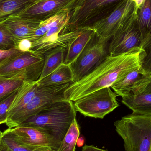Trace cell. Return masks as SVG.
<instances>
[{"mask_svg": "<svg viewBox=\"0 0 151 151\" xmlns=\"http://www.w3.org/2000/svg\"><path fill=\"white\" fill-rule=\"evenodd\" d=\"M142 55L141 48L115 56L108 55L88 74L71 83L65 91V98L74 102L99 90L111 88L129 73L142 70Z\"/></svg>", "mask_w": 151, "mask_h": 151, "instance_id": "6da1fadb", "label": "cell"}, {"mask_svg": "<svg viewBox=\"0 0 151 151\" xmlns=\"http://www.w3.org/2000/svg\"><path fill=\"white\" fill-rule=\"evenodd\" d=\"M76 111L73 102L66 99L58 100L26 120L19 126L41 128L47 130L60 148Z\"/></svg>", "mask_w": 151, "mask_h": 151, "instance_id": "7a4b0ae2", "label": "cell"}, {"mask_svg": "<svg viewBox=\"0 0 151 151\" xmlns=\"http://www.w3.org/2000/svg\"><path fill=\"white\" fill-rule=\"evenodd\" d=\"M126 151H151V116L133 112L114 122Z\"/></svg>", "mask_w": 151, "mask_h": 151, "instance_id": "3957f363", "label": "cell"}, {"mask_svg": "<svg viewBox=\"0 0 151 151\" xmlns=\"http://www.w3.org/2000/svg\"><path fill=\"white\" fill-rule=\"evenodd\" d=\"M124 0H77L64 32L91 27L113 11Z\"/></svg>", "mask_w": 151, "mask_h": 151, "instance_id": "277c9868", "label": "cell"}, {"mask_svg": "<svg viewBox=\"0 0 151 151\" xmlns=\"http://www.w3.org/2000/svg\"><path fill=\"white\" fill-rule=\"evenodd\" d=\"M44 62V55L42 53L32 50L22 52L0 64V76L24 82L37 81Z\"/></svg>", "mask_w": 151, "mask_h": 151, "instance_id": "5b68a950", "label": "cell"}, {"mask_svg": "<svg viewBox=\"0 0 151 151\" xmlns=\"http://www.w3.org/2000/svg\"><path fill=\"white\" fill-rule=\"evenodd\" d=\"M71 84L39 87L35 96L27 105L9 117L5 124L9 128L18 127L26 120L53 103L65 99V91Z\"/></svg>", "mask_w": 151, "mask_h": 151, "instance_id": "8992f818", "label": "cell"}, {"mask_svg": "<svg viewBox=\"0 0 151 151\" xmlns=\"http://www.w3.org/2000/svg\"><path fill=\"white\" fill-rule=\"evenodd\" d=\"M117 95L110 87L94 91L73 102L76 111L85 117L103 119L119 106Z\"/></svg>", "mask_w": 151, "mask_h": 151, "instance_id": "52a82bcc", "label": "cell"}, {"mask_svg": "<svg viewBox=\"0 0 151 151\" xmlns=\"http://www.w3.org/2000/svg\"><path fill=\"white\" fill-rule=\"evenodd\" d=\"M137 10L136 8L111 38L109 55H119L141 48L143 39L137 19Z\"/></svg>", "mask_w": 151, "mask_h": 151, "instance_id": "ba28073f", "label": "cell"}, {"mask_svg": "<svg viewBox=\"0 0 151 151\" xmlns=\"http://www.w3.org/2000/svg\"><path fill=\"white\" fill-rule=\"evenodd\" d=\"M106 43L99 41L95 35L81 55L70 65L74 83L88 74L107 55Z\"/></svg>", "mask_w": 151, "mask_h": 151, "instance_id": "9c48e42d", "label": "cell"}, {"mask_svg": "<svg viewBox=\"0 0 151 151\" xmlns=\"http://www.w3.org/2000/svg\"><path fill=\"white\" fill-rule=\"evenodd\" d=\"M131 0H124L113 11L91 27L100 41L107 42L117 29L136 8Z\"/></svg>", "mask_w": 151, "mask_h": 151, "instance_id": "30bf717a", "label": "cell"}, {"mask_svg": "<svg viewBox=\"0 0 151 151\" xmlns=\"http://www.w3.org/2000/svg\"><path fill=\"white\" fill-rule=\"evenodd\" d=\"M77 0H38L18 16L42 21L63 12H70Z\"/></svg>", "mask_w": 151, "mask_h": 151, "instance_id": "8fae6325", "label": "cell"}, {"mask_svg": "<svg viewBox=\"0 0 151 151\" xmlns=\"http://www.w3.org/2000/svg\"><path fill=\"white\" fill-rule=\"evenodd\" d=\"M16 139L27 145L47 147L58 151L59 145L47 131L39 127L18 126L12 128Z\"/></svg>", "mask_w": 151, "mask_h": 151, "instance_id": "7c38bea8", "label": "cell"}, {"mask_svg": "<svg viewBox=\"0 0 151 151\" xmlns=\"http://www.w3.org/2000/svg\"><path fill=\"white\" fill-rule=\"evenodd\" d=\"M41 22L16 16L9 18L3 23L14 37L17 46V43L20 40L28 39Z\"/></svg>", "mask_w": 151, "mask_h": 151, "instance_id": "4fadbf2b", "label": "cell"}, {"mask_svg": "<svg viewBox=\"0 0 151 151\" xmlns=\"http://www.w3.org/2000/svg\"><path fill=\"white\" fill-rule=\"evenodd\" d=\"M96 35L91 27H86L82 32L72 40L66 49L64 63L71 65L81 55Z\"/></svg>", "mask_w": 151, "mask_h": 151, "instance_id": "5bb4252c", "label": "cell"}, {"mask_svg": "<svg viewBox=\"0 0 151 151\" xmlns=\"http://www.w3.org/2000/svg\"><path fill=\"white\" fill-rule=\"evenodd\" d=\"M38 88L37 81L24 82L19 89L17 94L9 108L8 118L27 105L35 96Z\"/></svg>", "mask_w": 151, "mask_h": 151, "instance_id": "9a60e30c", "label": "cell"}, {"mask_svg": "<svg viewBox=\"0 0 151 151\" xmlns=\"http://www.w3.org/2000/svg\"><path fill=\"white\" fill-rule=\"evenodd\" d=\"M122 104L133 111V112L151 116V94H134L122 97Z\"/></svg>", "mask_w": 151, "mask_h": 151, "instance_id": "2e32d148", "label": "cell"}, {"mask_svg": "<svg viewBox=\"0 0 151 151\" xmlns=\"http://www.w3.org/2000/svg\"><path fill=\"white\" fill-rule=\"evenodd\" d=\"M39 87L55 86L74 83L70 65L63 63L57 69L41 80L37 81Z\"/></svg>", "mask_w": 151, "mask_h": 151, "instance_id": "e0dca14e", "label": "cell"}, {"mask_svg": "<svg viewBox=\"0 0 151 151\" xmlns=\"http://www.w3.org/2000/svg\"><path fill=\"white\" fill-rule=\"evenodd\" d=\"M66 51L65 48L58 47L44 53V65L39 80L46 77L64 63Z\"/></svg>", "mask_w": 151, "mask_h": 151, "instance_id": "ac0fdd59", "label": "cell"}, {"mask_svg": "<svg viewBox=\"0 0 151 151\" xmlns=\"http://www.w3.org/2000/svg\"><path fill=\"white\" fill-rule=\"evenodd\" d=\"M38 0H1L0 1V24L9 18L18 16Z\"/></svg>", "mask_w": 151, "mask_h": 151, "instance_id": "d6986e66", "label": "cell"}, {"mask_svg": "<svg viewBox=\"0 0 151 151\" xmlns=\"http://www.w3.org/2000/svg\"><path fill=\"white\" fill-rule=\"evenodd\" d=\"M144 76L142 70L133 71L115 82L111 88L117 96H128L132 93L135 84Z\"/></svg>", "mask_w": 151, "mask_h": 151, "instance_id": "ffe728a7", "label": "cell"}, {"mask_svg": "<svg viewBox=\"0 0 151 151\" xmlns=\"http://www.w3.org/2000/svg\"><path fill=\"white\" fill-rule=\"evenodd\" d=\"M1 142L11 151H46L52 150L47 147L31 146L19 142L14 137L12 128H9L2 133Z\"/></svg>", "mask_w": 151, "mask_h": 151, "instance_id": "44dd1931", "label": "cell"}, {"mask_svg": "<svg viewBox=\"0 0 151 151\" xmlns=\"http://www.w3.org/2000/svg\"><path fill=\"white\" fill-rule=\"evenodd\" d=\"M137 19L144 40L151 32V0H145L137 9Z\"/></svg>", "mask_w": 151, "mask_h": 151, "instance_id": "7402d4cb", "label": "cell"}, {"mask_svg": "<svg viewBox=\"0 0 151 151\" xmlns=\"http://www.w3.org/2000/svg\"><path fill=\"white\" fill-rule=\"evenodd\" d=\"M70 12H63L51 17L44 21H41L38 27L27 39L30 40L32 42L39 40L52 27L65 18L70 14Z\"/></svg>", "mask_w": 151, "mask_h": 151, "instance_id": "603a6c76", "label": "cell"}, {"mask_svg": "<svg viewBox=\"0 0 151 151\" xmlns=\"http://www.w3.org/2000/svg\"><path fill=\"white\" fill-rule=\"evenodd\" d=\"M80 134V128L76 118L70 126L58 151H75Z\"/></svg>", "mask_w": 151, "mask_h": 151, "instance_id": "cb8c5ba5", "label": "cell"}, {"mask_svg": "<svg viewBox=\"0 0 151 151\" xmlns=\"http://www.w3.org/2000/svg\"><path fill=\"white\" fill-rule=\"evenodd\" d=\"M141 48L143 50L141 69L145 76L151 75V32L143 40Z\"/></svg>", "mask_w": 151, "mask_h": 151, "instance_id": "d4e9b609", "label": "cell"}, {"mask_svg": "<svg viewBox=\"0 0 151 151\" xmlns=\"http://www.w3.org/2000/svg\"><path fill=\"white\" fill-rule=\"evenodd\" d=\"M23 81L0 76V99L17 90L24 84Z\"/></svg>", "mask_w": 151, "mask_h": 151, "instance_id": "484cf974", "label": "cell"}, {"mask_svg": "<svg viewBox=\"0 0 151 151\" xmlns=\"http://www.w3.org/2000/svg\"><path fill=\"white\" fill-rule=\"evenodd\" d=\"M16 47V43L11 33L3 23L0 24V50H9Z\"/></svg>", "mask_w": 151, "mask_h": 151, "instance_id": "4316f807", "label": "cell"}, {"mask_svg": "<svg viewBox=\"0 0 151 151\" xmlns=\"http://www.w3.org/2000/svg\"><path fill=\"white\" fill-rule=\"evenodd\" d=\"M19 89L0 99V125L6 123L8 117V111L16 97Z\"/></svg>", "mask_w": 151, "mask_h": 151, "instance_id": "83f0119b", "label": "cell"}, {"mask_svg": "<svg viewBox=\"0 0 151 151\" xmlns=\"http://www.w3.org/2000/svg\"><path fill=\"white\" fill-rule=\"evenodd\" d=\"M134 94L150 93L151 94V75L144 76L134 85L132 89Z\"/></svg>", "mask_w": 151, "mask_h": 151, "instance_id": "f1b7e54d", "label": "cell"}, {"mask_svg": "<svg viewBox=\"0 0 151 151\" xmlns=\"http://www.w3.org/2000/svg\"><path fill=\"white\" fill-rule=\"evenodd\" d=\"M21 53L22 52L17 48L6 50H0V64L4 63L11 58Z\"/></svg>", "mask_w": 151, "mask_h": 151, "instance_id": "f546056e", "label": "cell"}, {"mask_svg": "<svg viewBox=\"0 0 151 151\" xmlns=\"http://www.w3.org/2000/svg\"><path fill=\"white\" fill-rule=\"evenodd\" d=\"M32 43L27 39H23L19 40L17 44L16 47L22 52H27L32 50Z\"/></svg>", "mask_w": 151, "mask_h": 151, "instance_id": "4dcf8cb0", "label": "cell"}, {"mask_svg": "<svg viewBox=\"0 0 151 151\" xmlns=\"http://www.w3.org/2000/svg\"><path fill=\"white\" fill-rule=\"evenodd\" d=\"M81 151H108L104 149H99L93 145H85L83 147Z\"/></svg>", "mask_w": 151, "mask_h": 151, "instance_id": "1f68e13d", "label": "cell"}, {"mask_svg": "<svg viewBox=\"0 0 151 151\" xmlns=\"http://www.w3.org/2000/svg\"><path fill=\"white\" fill-rule=\"evenodd\" d=\"M135 4L137 9H139V7L142 5L145 0H131Z\"/></svg>", "mask_w": 151, "mask_h": 151, "instance_id": "d6a6232c", "label": "cell"}, {"mask_svg": "<svg viewBox=\"0 0 151 151\" xmlns=\"http://www.w3.org/2000/svg\"><path fill=\"white\" fill-rule=\"evenodd\" d=\"M0 151H11L3 143L1 140V143H0Z\"/></svg>", "mask_w": 151, "mask_h": 151, "instance_id": "836d02e7", "label": "cell"}, {"mask_svg": "<svg viewBox=\"0 0 151 151\" xmlns=\"http://www.w3.org/2000/svg\"><path fill=\"white\" fill-rule=\"evenodd\" d=\"M2 136V133L0 131V143H1V140Z\"/></svg>", "mask_w": 151, "mask_h": 151, "instance_id": "e575fe53", "label": "cell"}, {"mask_svg": "<svg viewBox=\"0 0 151 151\" xmlns=\"http://www.w3.org/2000/svg\"><path fill=\"white\" fill-rule=\"evenodd\" d=\"M55 151L53 150H47V151Z\"/></svg>", "mask_w": 151, "mask_h": 151, "instance_id": "d590c367", "label": "cell"}, {"mask_svg": "<svg viewBox=\"0 0 151 151\" xmlns=\"http://www.w3.org/2000/svg\"><path fill=\"white\" fill-rule=\"evenodd\" d=\"M1 1V0H0V1Z\"/></svg>", "mask_w": 151, "mask_h": 151, "instance_id": "8d00e7d4", "label": "cell"}, {"mask_svg": "<svg viewBox=\"0 0 151 151\" xmlns=\"http://www.w3.org/2000/svg\"></svg>", "mask_w": 151, "mask_h": 151, "instance_id": "74e56055", "label": "cell"}]
</instances>
